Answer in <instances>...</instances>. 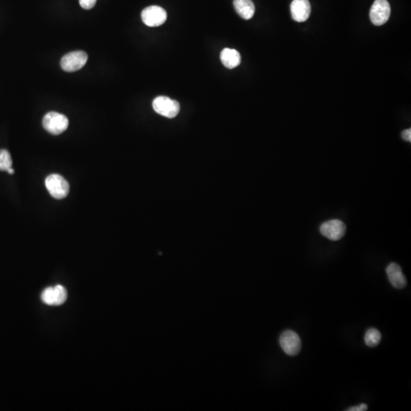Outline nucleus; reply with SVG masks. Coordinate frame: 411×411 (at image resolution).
<instances>
[{"mask_svg":"<svg viewBox=\"0 0 411 411\" xmlns=\"http://www.w3.org/2000/svg\"><path fill=\"white\" fill-rule=\"evenodd\" d=\"M382 334L376 328H370L365 334V343L368 347H375L380 344Z\"/></svg>","mask_w":411,"mask_h":411,"instance_id":"obj_13","label":"nucleus"},{"mask_svg":"<svg viewBox=\"0 0 411 411\" xmlns=\"http://www.w3.org/2000/svg\"><path fill=\"white\" fill-rule=\"evenodd\" d=\"M154 111L168 118H174L180 111V105L177 101L166 96H159L153 102Z\"/></svg>","mask_w":411,"mask_h":411,"instance_id":"obj_4","label":"nucleus"},{"mask_svg":"<svg viewBox=\"0 0 411 411\" xmlns=\"http://www.w3.org/2000/svg\"><path fill=\"white\" fill-rule=\"evenodd\" d=\"M13 160L7 150H0V171H6L12 168Z\"/></svg>","mask_w":411,"mask_h":411,"instance_id":"obj_15","label":"nucleus"},{"mask_svg":"<svg viewBox=\"0 0 411 411\" xmlns=\"http://www.w3.org/2000/svg\"><path fill=\"white\" fill-rule=\"evenodd\" d=\"M391 16V7L387 0H376L370 10V20L376 26L386 23Z\"/></svg>","mask_w":411,"mask_h":411,"instance_id":"obj_5","label":"nucleus"},{"mask_svg":"<svg viewBox=\"0 0 411 411\" xmlns=\"http://www.w3.org/2000/svg\"><path fill=\"white\" fill-rule=\"evenodd\" d=\"M7 172H8L9 174H14L15 171L13 168H10V169L7 170Z\"/></svg>","mask_w":411,"mask_h":411,"instance_id":"obj_20","label":"nucleus"},{"mask_svg":"<svg viewBox=\"0 0 411 411\" xmlns=\"http://www.w3.org/2000/svg\"><path fill=\"white\" fill-rule=\"evenodd\" d=\"M54 305H63L67 299V291L64 287L57 285L54 287Z\"/></svg>","mask_w":411,"mask_h":411,"instance_id":"obj_14","label":"nucleus"},{"mask_svg":"<svg viewBox=\"0 0 411 411\" xmlns=\"http://www.w3.org/2000/svg\"><path fill=\"white\" fill-rule=\"evenodd\" d=\"M81 7L84 10H92L96 6L97 0H79Z\"/></svg>","mask_w":411,"mask_h":411,"instance_id":"obj_17","label":"nucleus"},{"mask_svg":"<svg viewBox=\"0 0 411 411\" xmlns=\"http://www.w3.org/2000/svg\"><path fill=\"white\" fill-rule=\"evenodd\" d=\"M368 409V406L366 403H361L356 406H352V407L347 409V411H366Z\"/></svg>","mask_w":411,"mask_h":411,"instance_id":"obj_18","label":"nucleus"},{"mask_svg":"<svg viewBox=\"0 0 411 411\" xmlns=\"http://www.w3.org/2000/svg\"><path fill=\"white\" fill-rule=\"evenodd\" d=\"M143 22L149 27H159L163 25L167 19V13L162 7L151 6L143 10L141 14Z\"/></svg>","mask_w":411,"mask_h":411,"instance_id":"obj_7","label":"nucleus"},{"mask_svg":"<svg viewBox=\"0 0 411 411\" xmlns=\"http://www.w3.org/2000/svg\"><path fill=\"white\" fill-rule=\"evenodd\" d=\"M235 10L238 14L245 20H249L254 16L255 7L251 0H234Z\"/></svg>","mask_w":411,"mask_h":411,"instance_id":"obj_12","label":"nucleus"},{"mask_svg":"<svg viewBox=\"0 0 411 411\" xmlns=\"http://www.w3.org/2000/svg\"><path fill=\"white\" fill-rule=\"evenodd\" d=\"M292 18L296 22H304L311 14V4L308 0H293L290 6Z\"/></svg>","mask_w":411,"mask_h":411,"instance_id":"obj_9","label":"nucleus"},{"mask_svg":"<svg viewBox=\"0 0 411 411\" xmlns=\"http://www.w3.org/2000/svg\"><path fill=\"white\" fill-rule=\"evenodd\" d=\"M88 60V55L84 51H73L62 57L60 66L68 73L78 71L85 66Z\"/></svg>","mask_w":411,"mask_h":411,"instance_id":"obj_3","label":"nucleus"},{"mask_svg":"<svg viewBox=\"0 0 411 411\" xmlns=\"http://www.w3.org/2000/svg\"><path fill=\"white\" fill-rule=\"evenodd\" d=\"M41 300L48 305H54V287H48L41 293Z\"/></svg>","mask_w":411,"mask_h":411,"instance_id":"obj_16","label":"nucleus"},{"mask_svg":"<svg viewBox=\"0 0 411 411\" xmlns=\"http://www.w3.org/2000/svg\"><path fill=\"white\" fill-rule=\"evenodd\" d=\"M280 344L285 353L291 356L299 354L302 348L300 337L296 332L290 330H287L281 334Z\"/></svg>","mask_w":411,"mask_h":411,"instance_id":"obj_6","label":"nucleus"},{"mask_svg":"<svg viewBox=\"0 0 411 411\" xmlns=\"http://www.w3.org/2000/svg\"><path fill=\"white\" fill-rule=\"evenodd\" d=\"M68 126L69 120L67 117L60 113L51 111L43 117V128L53 135L63 133L67 129Z\"/></svg>","mask_w":411,"mask_h":411,"instance_id":"obj_1","label":"nucleus"},{"mask_svg":"<svg viewBox=\"0 0 411 411\" xmlns=\"http://www.w3.org/2000/svg\"><path fill=\"white\" fill-rule=\"evenodd\" d=\"M386 272L390 283L394 288L401 290L406 287V278L402 272L401 267L397 263H390L387 266Z\"/></svg>","mask_w":411,"mask_h":411,"instance_id":"obj_10","label":"nucleus"},{"mask_svg":"<svg viewBox=\"0 0 411 411\" xmlns=\"http://www.w3.org/2000/svg\"><path fill=\"white\" fill-rule=\"evenodd\" d=\"M45 186L50 194L57 200L65 198L70 191V185L67 180L60 174H53L48 176L45 180Z\"/></svg>","mask_w":411,"mask_h":411,"instance_id":"obj_2","label":"nucleus"},{"mask_svg":"<svg viewBox=\"0 0 411 411\" xmlns=\"http://www.w3.org/2000/svg\"><path fill=\"white\" fill-rule=\"evenodd\" d=\"M401 136L403 141H406V142H411V129H407L403 130L402 132Z\"/></svg>","mask_w":411,"mask_h":411,"instance_id":"obj_19","label":"nucleus"},{"mask_svg":"<svg viewBox=\"0 0 411 411\" xmlns=\"http://www.w3.org/2000/svg\"><path fill=\"white\" fill-rule=\"evenodd\" d=\"M347 227L339 219H332L322 224L320 232L322 236L331 241H339L344 237Z\"/></svg>","mask_w":411,"mask_h":411,"instance_id":"obj_8","label":"nucleus"},{"mask_svg":"<svg viewBox=\"0 0 411 411\" xmlns=\"http://www.w3.org/2000/svg\"><path fill=\"white\" fill-rule=\"evenodd\" d=\"M220 60L222 64L230 70L239 66L242 61L239 51L230 48L222 50L220 54Z\"/></svg>","mask_w":411,"mask_h":411,"instance_id":"obj_11","label":"nucleus"}]
</instances>
